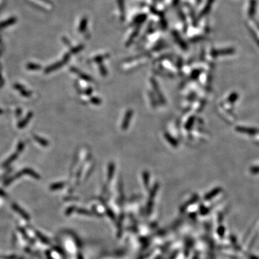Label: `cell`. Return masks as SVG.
Returning a JSON list of instances; mask_svg holds the SVG:
<instances>
[{"mask_svg": "<svg viewBox=\"0 0 259 259\" xmlns=\"http://www.w3.org/2000/svg\"><path fill=\"white\" fill-rule=\"evenodd\" d=\"M13 208H14V210L17 211V212H19L20 215L21 216H22L23 217H25V218L26 220H29V219H28V218H30L29 216H28L27 214H26V212H25L24 210H22V209L19 207V206L14 205H14H13Z\"/></svg>", "mask_w": 259, "mask_h": 259, "instance_id": "6da1fadb", "label": "cell"}, {"mask_svg": "<svg viewBox=\"0 0 259 259\" xmlns=\"http://www.w3.org/2000/svg\"><path fill=\"white\" fill-rule=\"evenodd\" d=\"M37 234H38V237H39V238H40V239H42L43 241V243H48V240L46 238V237H43V235H41V234H39V233H38V232H37Z\"/></svg>", "mask_w": 259, "mask_h": 259, "instance_id": "7a4b0ae2", "label": "cell"}]
</instances>
